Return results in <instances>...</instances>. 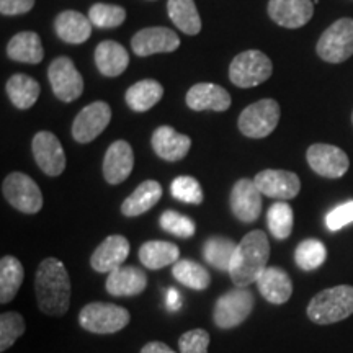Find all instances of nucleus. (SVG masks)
Returning a JSON list of instances; mask_svg holds the SVG:
<instances>
[{"label":"nucleus","instance_id":"obj_9","mask_svg":"<svg viewBox=\"0 0 353 353\" xmlns=\"http://www.w3.org/2000/svg\"><path fill=\"white\" fill-rule=\"evenodd\" d=\"M2 193L6 200L15 210L25 214H37L43 208V193L37 182L21 172L7 175L2 183Z\"/></svg>","mask_w":353,"mask_h":353},{"label":"nucleus","instance_id":"obj_5","mask_svg":"<svg viewBox=\"0 0 353 353\" xmlns=\"http://www.w3.org/2000/svg\"><path fill=\"white\" fill-rule=\"evenodd\" d=\"M273 64L265 52L259 50L242 51L229 65V79L241 88L257 87L272 77Z\"/></svg>","mask_w":353,"mask_h":353},{"label":"nucleus","instance_id":"obj_46","mask_svg":"<svg viewBox=\"0 0 353 353\" xmlns=\"http://www.w3.org/2000/svg\"><path fill=\"white\" fill-rule=\"evenodd\" d=\"M352 121H353V114H352Z\"/></svg>","mask_w":353,"mask_h":353},{"label":"nucleus","instance_id":"obj_18","mask_svg":"<svg viewBox=\"0 0 353 353\" xmlns=\"http://www.w3.org/2000/svg\"><path fill=\"white\" fill-rule=\"evenodd\" d=\"M128 255H130V242L125 236L113 234L94 250L90 265L99 273H112L117 268L123 267Z\"/></svg>","mask_w":353,"mask_h":353},{"label":"nucleus","instance_id":"obj_43","mask_svg":"<svg viewBox=\"0 0 353 353\" xmlns=\"http://www.w3.org/2000/svg\"><path fill=\"white\" fill-rule=\"evenodd\" d=\"M34 6V0H0V12L2 15H23Z\"/></svg>","mask_w":353,"mask_h":353},{"label":"nucleus","instance_id":"obj_26","mask_svg":"<svg viewBox=\"0 0 353 353\" xmlns=\"http://www.w3.org/2000/svg\"><path fill=\"white\" fill-rule=\"evenodd\" d=\"M161 196V183L156 182V180H145V182L141 183L139 187L123 201L121 213L125 214L126 218H136V216L148 213L149 210L157 205Z\"/></svg>","mask_w":353,"mask_h":353},{"label":"nucleus","instance_id":"obj_39","mask_svg":"<svg viewBox=\"0 0 353 353\" xmlns=\"http://www.w3.org/2000/svg\"><path fill=\"white\" fill-rule=\"evenodd\" d=\"M170 193L175 200L188 203V205H201L205 198L200 182L190 175L176 176L170 185Z\"/></svg>","mask_w":353,"mask_h":353},{"label":"nucleus","instance_id":"obj_24","mask_svg":"<svg viewBox=\"0 0 353 353\" xmlns=\"http://www.w3.org/2000/svg\"><path fill=\"white\" fill-rule=\"evenodd\" d=\"M56 34L69 44L85 43L92 34V21L88 17L76 10H65L54 20Z\"/></svg>","mask_w":353,"mask_h":353},{"label":"nucleus","instance_id":"obj_41","mask_svg":"<svg viewBox=\"0 0 353 353\" xmlns=\"http://www.w3.org/2000/svg\"><path fill=\"white\" fill-rule=\"evenodd\" d=\"M210 334L205 329H193L179 339L180 353H208Z\"/></svg>","mask_w":353,"mask_h":353},{"label":"nucleus","instance_id":"obj_33","mask_svg":"<svg viewBox=\"0 0 353 353\" xmlns=\"http://www.w3.org/2000/svg\"><path fill=\"white\" fill-rule=\"evenodd\" d=\"M172 275L180 285L196 291L206 290L211 285L210 272L203 265L190 259L179 260L172 265Z\"/></svg>","mask_w":353,"mask_h":353},{"label":"nucleus","instance_id":"obj_7","mask_svg":"<svg viewBox=\"0 0 353 353\" xmlns=\"http://www.w3.org/2000/svg\"><path fill=\"white\" fill-rule=\"evenodd\" d=\"M280 121V105L273 99H263L249 105L239 114V130L247 138L262 139L270 136Z\"/></svg>","mask_w":353,"mask_h":353},{"label":"nucleus","instance_id":"obj_38","mask_svg":"<svg viewBox=\"0 0 353 353\" xmlns=\"http://www.w3.org/2000/svg\"><path fill=\"white\" fill-rule=\"evenodd\" d=\"M25 334V319L19 312L0 316V352H7Z\"/></svg>","mask_w":353,"mask_h":353},{"label":"nucleus","instance_id":"obj_31","mask_svg":"<svg viewBox=\"0 0 353 353\" xmlns=\"http://www.w3.org/2000/svg\"><path fill=\"white\" fill-rule=\"evenodd\" d=\"M23 265L13 255H6L0 260V303L7 304L19 293L23 283Z\"/></svg>","mask_w":353,"mask_h":353},{"label":"nucleus","instance_id":"obj_25","mask_svg":"<svg viewBox=\"0 0 353 353\" xmlns=\"http://www.w3.org/2000/svg\"><path fill=\"white\" fill-rule=\"evenodd\" d=\"M95 64L105 77H118L128 69L130 54L120 43L101 41L95 50Z\"/></svg>","mask_w":353,"mask_h":353},{"label":"nucleus","instance_id":"obj_21","mask_svg":"<svg viewBox=\"0 0 353 353\" xmlns=\"http://www.w3.org/2000/svg\"><path fill=\"white\" fill-rule=\"evenodd\" d=\"M185 100H187L188 108L195 110V112H203V110L226 112L231 107V95H229L226 88L208 82L193 85L187 92V99Z\"/></svg>","mask_w":353,"mask_h":353},{"label":"nucleus","instance_id":"obj_1","mask_svg":"<svg viewBox=\"0 0 353 353\" xmlns=\"http://www.w3.org/2000/svg\"><path fill=\"white\" fill-rule=\"evenodd\" d=\"M38 306L48 316H64L70 306V278L59 259L50 257L39 263L34 278Z\"/></svg>","mask_w":353,"mask_h":353},{"label":"nucleus","instance_id":"obj_29","mask_svg":"<svg viewBox=\"0 0 353 353\" xmlns=\"http://www.w3.org/2000/svg\"><path fill=\"white\" fill-rule=\"evenodd\" d=\"M162 97H164V87H162L161 82L154 81V79H144V81H139L126 90V103L128 107L134 112H148L152 107L161 101Z\"/></svg>","mask_w":353,"mask_h":353},{"label":"nucleus","instance_id":"obj_30","mask_svg":"<svg viewBox=\"0 0 353 353\" xmlns=\"http://www.w3.org/2000/svg\"><path fill=\"white\" fill-rule=\"evenodd\" d=\"M8 99L17 108L28 110L32 108L41 94V87L33 77L25 74H15L7 81L6 85Z\"/></svg>","mask_w":353,"mask_h":353},{"label":"nucleus","instance_id":"obj_6","mask_svg":"<svg viewBox=\"0 0 353 353\" xmlns=\"http://www.w3.org/2000/svg\"><path fill=\"white\" fill-rule=\"evenodd\" d=\"M254 294L247 288H236L216 299L213 321L219 329H234L241 325L254 311Z\"/></svg>","mask_w":353,"mask_h":353},{"label":"nucleus","instance_id":"obj_13","mask_svg":"<svg viewBox=\"0 0 353 353\" xmlns=\"http://www.w3.org/2000/svg\"><path fill=\"white\" fill-rule=\"evenodd\" d=\"M33 157L39 169L50 176H59L65 169L63 144L51 131H39L32 141Z\"/></svg>","mask_w":353,"mask_h":353},{"label":"nucleus","instance_id":"obj_28","mask_svg":"<svg viewBox=\"0 0 353 353\" xmlns=\"http://www.w3.org/2000/svg\"><path fill=\"white\" fill-rule=\"evenodd\" d=\"M139 260L149 270H161L180 260V249L167 241H148L139 247Z\"/></svg>","mask_w":353,"mask_h":353},{"label":"nucleus","instance_id":"obj_2","mask_svg":"<svg viewBox=\"0 0 353 353\" xmlns=\"http://www.w3.org/2000/svg\"><path fill=\"white\" fill-rule=\"evenodd\" d=\"M268 259H270V242L267 234L260 229L247 232L236 245L231 260L229 275L232 283L239 288L257 283L259 276L268 267Z\"/></svg>","mask_w":353,"mask_h":353},{"label":"nucleus","instance_id":"obj_22","mask_svg":"<svg viewBox=\"0 0 353 353\" xmlns=\"http://www.w3.org/2000/svg\"><path fill=\"white\" fill-rule=\"evenodd\" d=\"M107 291L112 296H138L148 288V275L138 267L123 265L107 278Z\"/></svg>","mask_w":353,"mask_h":353},{"label":"nucleus","instance_id":"obj_3","mask_svg":"<svg viewBox=\"0 0 353 353\" xmlns=\"http://www.w3.org/2000/svg\"><path fill=\"white\" fill-rule=\"evenodd\" d=\"M353 314V286L339 285L317 293L309 301L307 317L321 325L334 324Z\"/></svg>","mask_w":353,"mask_h":353},{"label":"nucleus","instance_id":"obj_14","mask_svg":"<svg viewBox=\"0 0 353 353\" xmlns=\"http://www.w3.org/2000/svg\"><path fill=\"white\" fill-rule=\"evenodd\" d=\"M254 182L263 196L275 198V200L280 201L293 200V198L298 196L299 190H301L299 176L290 170H262L255 175Z\"/></svg>","mask_w":353,"mask_h":353},{"label":"nucleus","instance_id":"obj_36","mask_svg":"<svg viewBox=\"0 0 353 353\" xmlns=\"http://www.w3.org/2000/svg\"><path fill=\"white\" fill-rule=\"evenodd\" d=\"M327 257V249L317 239H306L299 242L294 250V262L301 270L312 272L317 270Z\"/></svg>","mask_w":353,"mask_h":353},{"label":"nucleus","instance_id":"obj_44","mask_svg":"<svg viewBox=\"0 0 353 353\" xmlns=\"http://www.w3.org/2000/svg\"><path fill=\"white\" fill-rule=\"evenodd\" d=\"M141 353H175V352L172 350L167 343L154 341V342L145 343V345L141 348Z\"/></svg>","mask_w":353,"mask_h":353},{"label":"nucleus","instance_id":"obj_15","mask_svg":"<svg viewBox=\"0 0 353 353\" xmlns=\"http://www.w3.org/2000/svg\"><path fill=\"white\" fill-rule=\"evenodd\" d=\"M262 196L263 195L254 180H237L231 190V196H229L232 214L245 224L257 221L262 213Z\"/></svg>","mask_w":353,"mask_h":353},{"label":"nucleus","instance_id":"obj_40","mask_svg":"<svg viewBox=\"0 0 353 353\" xmlns=\"http://www.w3.org/2000/svg\"><path fill=\"white\" fill-rule=\"evenodd\" d=\"M161 228L165 232L172 234V236L182 237V239H188L196 231L195 223L188 216H183L176 213L174 210H167L161 216Z\"/></svg>","mask_w":353,"mask_h":353},{"label":"nucleus","instance_id":"obj_27","mask_svg":"<svg viewBox=\"0 0 353 353\" xmlns=\"http://www.w3.org/2000/svg\"><path fill=\"white\" fill-rule=\"evenodd\" d=\"M7 56L25 64H39L44 57L41 38L34 32H20L7 44Z\"/></svg>","mask_w":353,"mask_h":353},{"label":"nucleus","instance_id":"obj_16","mask_svg":"<svg viewBox=\"0 0 353 353\" xmlns=\"http://www.w3.org/2000/svg\"><path fill=\"white\" fill-rule=\"evenodd\" d=\"M268 15L276 25L283 28H301L314 15L312 0H270Z\"/></svg>","mask_w":353,"mask_h":353},{"label":"nucleus","instance_id":"obj_42","mask_svg":"<svg viewBox=\"0 0 353 353\" xmlns=\"http://www.w3.org/2000/svg\"><path fill=\"white\" fill-rule=\"evenodd\" d=\"M353 223V200L343 203V205H339L337 208L330 210L327 214H325V226H327L329 231H341L342 228L348 226V224Z\"/></svg>","mask_w":353,"mask_h":353},{"label":"nucleus","instance_id":"obj_8","mask_svg":"<svg viewBox=\"0 0 353 353\" xmlns=\"http://www.w3.org/2000/svg\"><path fill=\"white\" fill-rule=\"evenodd\" d=\"M322 61L341 64L353 56V19H341L321 34L316 48Z\"/></svg>","mask_w":353,"mask_h":353},{"label":"nucleus","instance_id":"obj_34","mask_svg":"<svg viewBox=\"0 0 353 353\" xmlns=\"http://www.w3.org/2000/svg\"><path fill=\"white\" fill-rule=\"evenodd\" d=\"M236 250V244L231 239L223 236H213L203 244V257L211 267L221 272H229L231 260Z\"/></svg>","mask_w":353,"mask_h":353},{"label":"nucleus","instance_id":"obj_37","mask_svg":"<svg viewBox=\"0 0 353 353\" xmlns=\"http://www.w3.org/2000/svg\"><path fill=\"white\" fill-rule=\"evenodd\" d=\"M88 19L99 28H117L126 20V10L113 3H94L88 10Z\"/></svg>","mask_w":353,"mask_h":353},{"label":"nucleus","instance_id":"obj_4","mask_svg":"<svg viewBox=\"0 0 353 353\" xmlns=\"http://www.w3.org/2000/svg\"><path fill=\"white\" fill-rule=\"evenodd\" d=\"M131 314L126 307L112 303H90L82 307L79 324L83 330L92 334L120 332L130 324Z\"/></svg>","mask_w":353,"mask_h":353},{"label":"nucleus","instance_id":"obj_11","mask_svg":"<svg viewBox=\"0 0 353 353\" xmlns=\"http://www.w3.org/2000/svg\"><path fill=\"white\" fill-rule=\"evenodd\" d=\"M112 121V108L107 101H92L82 108L72 123V138L81 144H88L99 138Z\"/></svg>","mask_w":353,"mask_h":353},{"label":"nucleus","instance_id":"obj_20","mask_svg":"<svg viewBox=\"0 0 353 353\" xmlns=\"http://www.w3.org/2000/svg\"><path fill=\"white\" fill-rule=\"evenodd\" d=\"M154 152L167 162H176L190 152L192 139L187 134L176 132L172 126H159L151 139Z\"/></svg>","mask_w":353,"mask_h":353},{"label":"nucleus","instance_id":"obj_23","mask_svg":"<svg viewBox=\"0 0 353 353\" xmlns=\"http://www.w3.org/2000/svg\"><path fill=\"white\" fill-rule=\"evenodd\" d=\"M260 294L272 304H285L293 294V283L288 273L278 267H267L259 276Z\"/></svg>","mask_w":353,"mask_h":353},{"label":"nucleus","instance_id":"obj_12","mask_svg":"<svg viewBox=\"0 0 353 353\" xmlns=\"http://www.w3.org/2000/svg\"><path fill=\"white\" fill-rule=\"evenodd\" d=\"M306 157L309 167L325 179H341L350 167L347 154L332 144H312L307 149Z\"/></svg>","mask_w":353,"mask_h":353},{"label":"nucleus","instance_id":"obj_35","mask_svg":"<svg viewBox=\"0 0 353 353\" xmlns=\"http://www.w3.org/2000/svg\"><path fill=\"white\" fill-rule=\"evenodd\" d=\"M294 223L293 208L286 201H276L268 208L267 226L275 239L285 241L291 236Z\"/></svg>","mask_w":353,"mask_h":353},{"label":"nucleus","instance_id":"obj_17","mask_svg":"<svg viewBox=\"0 0 353 353\" xmlns=\"http://www.w3.org/2000/svg\"><path fill=\"white\" fill-rule=\"evenodd\" d=\"M180 46V38L175 32L164 26H152V28L141 30L132 37L131 48L136 56L145 57L157 52H172Z\"/></svg>","mask_w":353,"mask_h":353},{"label":"nucleus","instance_id":"obj_45","mask_svg":"<svg viewBox=\"0 0 353 353\" xmlns=\"http://www.w3.org/2000/svg\"><path fill=\"white\" fill-rule=\"evenodd\" d=\"M165 304H167V309L172 312L179 311L180 307H182V298H180V293L174 288H170L167 291V298H165Z\"/></svg>","mask_w":353,"mask_h":353},{"label":"nucleus","instance_id":"obj_10","mask_svg":"<svg viewBox=\"0 0 353 353\" xmlns=\"http://www.w3.org/2000/svg\"><path fill=\"white\" fill-rule=\"evenodd\" d=\"M48 77H50L52 92L61 101L69 103L82 95L83 79L70 57H56L48 70Z\"/></svg>","mask_w":353,"mask_h":353},{"label":"nucleus","instance_id":"obj_32","mask_svg":"<svg viewBox=\"0 0 353 353\" xmlns=\"http://www.w3.org/2000/svg\"><path fill=\"white\" fill-rule=\"evenodd\" d=\"M170 20L176 25V28L182 30L183 33L198 34L201 30V19L198 8L195 6V0H169L167 3Z\"/></svg>","mask_w":353,"mask_h":353},{"label":"nucleus","instance_id":"obj_19","mask_svg":"<svg viewBox=\"0 0 353 353\" xmlns=\"http://www.w3.org/2000/svg\"><path fill=\"white\" fill-rule=\"evenodd\" d=\"M134 167V152L126 141H114L105 152L103 176L110 185L125 182Z\"/></svg>","mask_w":353,"mask_h":353}]
</instances>
